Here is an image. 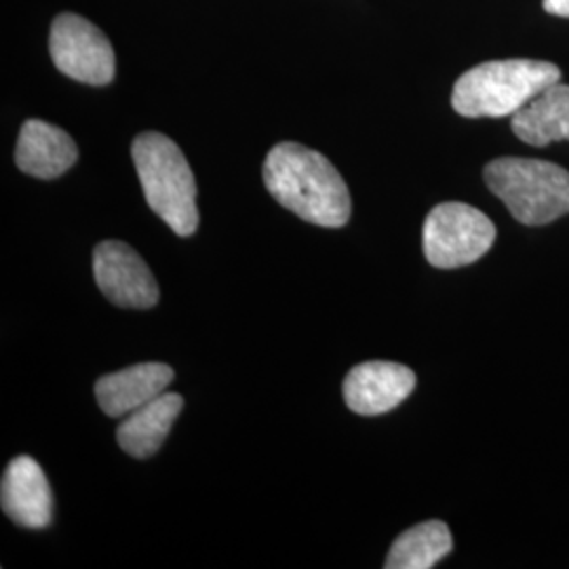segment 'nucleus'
<instances>
[{"label": "nucleus", "instance_id": "4", "mask_svg": "<svg viewBox=\"0 0 569 569\" xmlns=\"http://www.w3.org/2000/svg\"><path fill=\"white\" fill-rule=\"evenodd\" d=\"M489 190L526 226H545L569 213V173L538 159L505 157L483 171Z\"/></svg>", "mask_w": 569, "mask_h": 569}, {"label": "nucleus", "instance_id": "14", "mask_svg": "<svg viewBox=\"0 0 569 569\" xmlns=\"http://www.w3.org/2000/svg\"><path fill=\"white\" fill-rule=\"evenodd\" d=\"M453 549L443 521H427L403 531L388 552L387 569H430Z\"/></svg>", "mask_w": 569, "mask_h": 569}, {"label": "nucleus", "instance_id": "9", "mask_svg": "<svg viewBox=\"0 0 569 569\" xmlns=\"http://www.w3.org/2000/svg\"><path fill=\"white\" fill-rule=\"evenodd\" d=\"M0 505L21 528L42 529L53 521V491L34 458L20 456L9 462L2 475Z\"/></svg>", "mask_w": 569, "mask_h": 569}, {"label": "nucleus", "instance_id": "3", "mask_svg": "<svg viewBox=\"0 0 569 569\" xmlns=\"http://www.w3.org/2000/svg\"><path fill=\"white\" fill-rule=\"evenodd\" d=\"M131 157L150 209L178 237H192L199 228L197 182L178 143L148 131L133 140Z\"/></svg>", "mask_w": 569, "mask_h": 569}, {"label": "nucleus", "instance_id": "10", "mask_svg": "<svg viewBox=\"0 0 569 569\" xmlns=\"http://www.w3.org/2000/svg\"><path fill=\"white\" fill-rule=\"evenodd\" d=\"M176 373L164 363H140L98 380L96 397L110 418H122L161 397Z\"/></svg>", "mask_w": 569, "mask_h": 569}, {"label": "nucleus", "instance_id": "7", "mask_svg": "<svg viewBox=\"0 0 569 569\" xmlns=\"http://www.w3.org/2000/svg\"><path fill=\"white\" fill-rule=\"evenodd\" d=\"M93 274L103 296L121 308H152L159 284L140 253L121 241H103L93 251Z\"/></svg>", "mask_w": 569, "mask_h": 569}, {"label": "nucleus", "instance_id": "12", "mask_svg": "<svg viewBox=\"0 0 569 569\" xmlns=\"http://www.w3.org/2000/svg\"><path fill=\"white\" fill-rule=\"evenodd\" d=\"M521 142L542 148L552 142H569V84L555 82L531 98L510 119Z\"/></svg>", "mask_w": 569, "mask_h": 569}, {"label": "nucleus", "instance_id": "11", "mask_svg": "<svg viewBox=\"0 0 569 569\" xmlns=\"http://www.w3.org/2000/svg\"><path fill=\"white\" fill-rule=\"evenodd\" d=\"M77 143L60 127L37 119L21 124L16 163L23 173L41 180H53L63 176L77 163Z\"/></svg>", "mask_w": 569, "mask_h": 569}, {"label": "nucleus", "instance_id": "2", "mask_svg": "<svg viewBox=\"0 0 569 569\" xmlns=\"http://www.w3.org/2000/svg\"><path fill=\"white\" fill-rule=\"evenodd\" d=\"M559 81L561 70L550 61H486L458 79L451 106L467 119L512 117L542 89Z\"/></svg>", "mask_w": 569, "mask_h": 569}, {"label": "nucleus", "instance_id": "1", "mask_svg": "<svg viewBox=\"0 0 569 569\" xmlns=\"http://www.w3.org/2000/svg\"><path fill=\"white\" fill-rule=\"evenodd\" d=\"M264 182L274 201L308 224L342 228L350 220V194L338 169L302 143H277L264 161Z\"/></svg>", "mask_w": 569, "mask_h": 569}, {"label": "nucleus", "instance_id": "8", "mask_svg": "<svg viewBox=\"0 0 569 569\" xmlns=\"http://www.w3.org/2000/svg\"><path fill=\"white\" fill-rule=\"evenodd\" d=\"M416 388V373L390 361H367L352 367L345 380L348 409L361 416H380L401 406Z\"/></svg>", "mask_w": 569, "mask_h": 569}, {"label": "nucleus", "instance_id": "5", "mask_svg": "<svg viewBox=\"0 0 569 569\" xmlns=\"http://www.w3.org/2000/svg\"><path fill=\"white\" fill-rule=\"evenodd\" d=\"M496 241V226L483 211L467 203L437 204L428 213L422 247L428 262L453 270L481 260Z\"/></svg>", "mask_w": 569, "mask_h": 569}, {"label": "nucleus", "instance_id": "15", "mask_svg": "<svg viewBox=\"0 0 569 569\" xmlns=\"http://www.w3.org/2000/svg\"><path fill=\"white\" fill-rule=\"evenodd\" d=\"M545 11H549L550 16L569 18V0H545Z\"/></svg>", "mask_w": 569, "mask_h": 569}, {"label": "nucleus", "instance_id": "6", "mask_svg": "<svg viewBox=\"0 0 569 569\" xmlns=\"http://www.w3.org/2000/svg\"><path fill=\"white\" fill-rule=\"evenodd\" d=\"M49 53L61 74L103 87L114 81L117 58L102 30L77 13H61L51 26Z\"/></svg>", "mask_w": 569, "mask_h": 569}, {"label": "nucleus", "instance_id": "13", "mask_svg": "<svg viewBox=\"0 0 569 569\" xmlns=\"http://www.w3.org/2000/svg\"><path fill=\"white\" fill-rule=\"evenodd\" d=\"M183 399L176 392H163L150 403L127 413L124 422L117 430V441L122 451L133 458L154 456L182 413Z\"/></svg>", "mask_w": 569, "mask_h": 569}]
</instances>
